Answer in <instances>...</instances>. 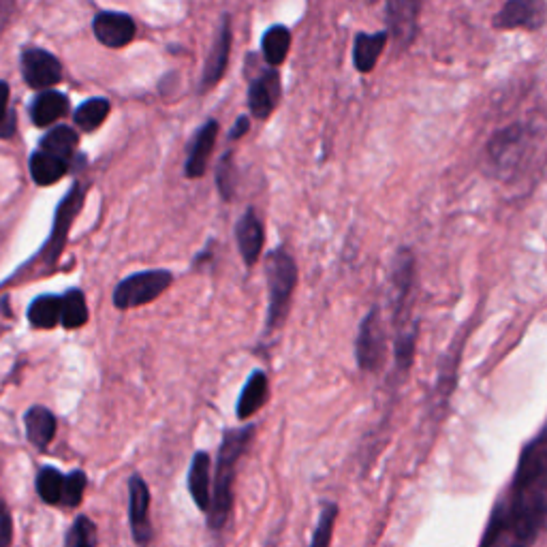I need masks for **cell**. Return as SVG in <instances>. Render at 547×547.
Wrapping results in <instances>:
<instances>
[{
  "label": "cell",
  "instance_id": "1",
  "mask_svg": "<svg viewBox=\"0 0 547 547\" xmlns=\"http://www.w3.org/2000/svg\"><path fill=\"white\" fill-rule=\"evenodd\" d=\"M547 530V421L522 453L509 488L492 509L483 547L533 545Z\"/></svg>",
  "mask_w": 547,
  "mask_h": 547
},
{
  "label": "cell",
  "instance_id": "14",
  "mask_svg": "<svg viewBox=\"0 0 547 547\" xmlns=\"http://www.w3.org/2000/svg\"><path fill=\"white\" fill-rule=\"evenodd\" d=\"M543 0H509L494 18L496 28H537L543 22Z\"/></svg>",
  "mask_w": 547,
  "mask_h": 547
},
{
  "label": "cell",
  "instance_id": "2",
  "mask_svg": "<svg viewBox=\"0 0 547 547\" xmlns=\"http://www.w3.org/2000/svg\"><path fill=\"white\" fill-rule=\"evenodd\" d=\"M255 439V426H244L238 430H227L223 436L221 449L216 458V473H214V490L208 509V526L212 530H221L233 507V481H236L238 462L248 451L250 443Z\"/></svg>",
  "mask_w": 547,
  "mask_h": 547
},
{
  "label": "cell",
  "instance_id": "17",
  "mask_svg": "<svg viewBox=\"0 0 547 547\" xmlns=\"http://www.w3.org/2000/svg\"><path fill=\"white\" fill-rule=\"evenodd\" d=\"M229 52H231V28H229V20L225 18L221 24V30H218V35H216L214 48L208 56L206 69H203L201 90H210L218 82H221V77L225 75L227 62H229Z\"/></svg>",
  "mask_w": 547,
  "mask_h": 547
},
{
  "label": "cell",
  "instance_id": "9",
  "mask_svg": "<svg viewBox=\"0 0 547 547\" xmlns=\"http://www.w3.org/2000/svg\"><path fill=\"white\" fill-rule=\"evenodd\" d=\"M22 75L30 88L48 90L62 80V67L50 52L30 48L22 54Z\"/></svg>",
  "mask_w": 547,
  "mask_h": 547
},
{
  "label": "cell",
  "instance_id": "4",
  "mask_svg": "<svg viewBox=\"0 0 547 547\" xmlns=\"http://www.w3.org/2000/svg\"><path fill=\"white\" fill-rule=\"evenodd\" d=\"M528 142L530 133L520 122L496 131L486 146V159L492 174L505 178L511 171L518 169L522 156L528 150Z\"/></svg>",
  "mask_w": 547,
  "mask_h": 547
},
{
  "label": "cell",
  "instance_id": "32",
  "mask_svg": "<svg viewBox=\"0 0 547 547\" xmlns=\"http://www.w3.org/2000/svg\"><path fill=\"white\" fill-rule=\"evenodd\" d=\"M65 543L69 547H92V545H97V528H95V524H92L86 518V515L77 518L75 524L69 530Z\"/></svg>",
  "mask_w": 547,
  "mask_h": 547
},
{
  "label": "cell",
  "instance_id": "3",
  "mask_svg": "<svg viewBox=\"0 0 547 547\" xmlns=\"http://www.w3.org/2000/svg\"><path fill=\"white\" fill-rule=\"evenodd\" d=\"M298 280V263L289 255V250L274 248L272 253L265 255V285H268V317H265V325H268V332L276 330L280 323H285Z\"/></svg>",
  "mask_w": 547,
  "mask_h": 547
},
{
  "label": "cell",
  "instance_id": "34",
  "mask_svg": "<svg viewBox=\"0 0 547 547\" xmlns=\"http://www.w3.org/2000/svg\"><path fill=\"white\" fill-rule=\"evenodd\" d=\"M88 486V479L82 471H73L69 477H65V488H62V505L77 507L82 503L84 492Z\"/></svg>",
  "mask_w": 547,
  "mask_h": 547
},
{
  "label": "cell",
  "instance_id": "18",
  "mask_svg": "<svg viewBox=\"0 0 547 547\" xmlns=\"http://www.w3.org/2000/svg\"><path fill=\"white\" fill-rule=\"evenodd\" d=\"M268 394H270L268 374H265L263 370H255L248 377L246 385L242 387V394L238 398V404H236L238 419L246 421V419L253 417L261 409V406L268 402Z\"/></svg>",
  "mask_w": 547,
  "mask_h": 547
},
{
  "label": "cell",
  "instance_id": "39",
  "mask_svg": "<svg viewBox=\"0 0 547 547\" xmlns=\"http://www.w3.org/2000/svg\"><path fill=\"white\" fill-rule=\"evenodd\" d=\"M13 133H15V116H13V112H9L7 118L0 122V137L9 139V137H13Z\"/></svg>",
  "mask_w": 547,
  "mask_h": 547
},
{
  "label": "cell",
  "instance_id": "35",
  "mask_svg": "<svg viewBox=\"0 0 547 547\" xmlns=\"http://www.w3.org/2000/svg\"><path fill=\"white\" fill-rule=\"evenodd\" d=\"M9 543H11V515L3 500H0V547H5Z\"/></svg>",
  "mask_w": 547,
  "mask_h": 547
},
{
  "label": "cell",
  "instance_id": "8",
  "mask_svg": "<svg viewBox=\"0 0 547 547\" xmlns=\"http://www.w3.org/2000/svg\"><path fill=\"white\" fill-rule=\"evenodd\" d=\"M415 270L417 263L409 248H400L394 261H392V276H389V283H392V300H394V319L400 325H406V306L413 295L415 287Z\"/></svg>",
  "mask_w": 547,
  "mask_h": 547
},
{
  "label": "cell",
  "instance_id": "25",
  "mask_svg": "<svg viewBox=\"0 0 547 547\" xmlns=\"http://www.w3.org/2000/svg\"><path fill=\"white\" fill-rule=\"evenodd\" d=\"M77 144H80V137H77V133L73 129L56 127L41 139L39 148L60 156V159L71 161L75 150H77Z\"/></svg>",
  "mask_w": 547,
  "mask_h": 547
},
{
  "label": "cell",
  "instance_id": "19",
  "mask_svg": "<svg viewBox=\"0 0 547 547\" xmlns=\"http://www.w3.org/2000/svg\"><path fill=\"white\" fill-rule=\"evenodd\" d=\"M210 456L206 451H197L191 462L189 471V490L195 500V505L208 513L210 500H212V481H210Z\"/></svg>",
  "mask_w": 547,
  "mask_h": 547
},
{
  "label": "cell",
  "instance_id": "29",
  "mask_svg": "<svg viewBox=\"0 0 547 547\" xmlns=\"http://www.w3.org/2000/svg\"><path fill=\"white\" fill-rule=\"evenodd\" d=\"M417 325H400L396 336V364L400 370H409L413 366L415 351H417Z\"/></svg>",
  "mask_w": 547,
  "mask_h": 547
},
{
  "label": "cell",
  "instance_id": "33",
  "mask_svg": "<svg viewBox=\"0 0 547 547\" xmlns=\"http://www.w3.org/2000/svg\"><path fill=\"white\" fill-rule=\"evenodd\" d=\"M216 184H218V193H221L223 199H231L233 193H236V167H233L231 152H227L221 159V163H218Z\"/></svg>",
  "mask_w": 547,
  "mask_h": 547
},
{
  "label": "cell",
  "instance_id": "31",
  "mask_svg": "<svg viewBox=\"0 0 547 547\" xmlns=\"http://www.w3.org/2000/svg\"><path fill=\"white\" fill-rule=\"evenodd\" d=\"M336 518H338V505L336 503H321L319 520L315 526V533H312V539H310L312 547H327L332 543Z\"/></svg>",
  "mask_w": 547,
  "mask_h": 547
},
{
  "label": "cell",
  "instance_id": "23",
  "mask_svg": "<svg viewBox=\"0 0 547 547\" xmlns=\"http://www.w3.org/2000/svg\"><path fill=\"white\" fill-rule=\"evenodd\" d=\"M385 43H387V33H377V35L362 33V35H357L355 45H353L355 69L359 73H370L374 69V65H377L379 56L383 54Z\"/></svg>",
  "mask_w": 547,
  "mask_h": 547
},
{
  "label": "cell",
  "instance_id": "10",
  "mask_svg": "<svg viewBox=\"0 0 547 547\" xmlns=\"http://www.w3.org/2000/svg\"><path fill=\"white\" fill-rule=\"evenodd\" d=\"M280 95H283V86H280L278 71L270 69L261 73L248 90L250 114L257 120H268L280 101Z\"/></svg>",
  "mask_w": 547,
  "mask_h": 547
},
{
  "label": "cell",
  "instance_id": "24",
  "mask_svg": "<svg viewBox=\"0 0 547 547\" xmlns=\"http://www.w3.org/2000/svg\"><path fill=\"white\" fill-rule=\"evenodd\" d=\"M62 317V298L56 295H39L28 308V321L39 330H52Z\"/></svg>",
  "mask_w": 547,
  "mask_h": 547
},
{
  "label": "cell",
  "instance_id": "36",
  "mask_svg": "<svg viewBox=\"0 0 547 547\" xmlns=\"http://www.w3.org/2000/svg\"><path fill=\"white\" fill-rule=\"evenodd\" d=\"M248 129H250L248 116H240L236 120V124H233V129L229 131V139H233V142H236V139H240L244 133H248Z\"/></svg>",
  "mask_w": 547,
  "mask_h": 547
},
{
  "label": "cell",
  "instance_id": "30",
  "mask_svg": "<svg viewBox=\"0 0 547 547\" xmlns=\"http://www.w3.org/2000/svg\"><path fill=\"white\" fill-rule=\"evenodd\" d=\"M62 488H65V475L52 466L43 468L37 477V492L43 503L58 505L62 500Z\"/></svg>",
  "mask_w": 547,
  "mask_h": 547
},
{
  "label": "cell",
  "instance_id": "26",
  "mask_svg": "<svg viewBox=\"0 0 547 547\" xmlns=\"http://www.w3.org/2000/svg\"><path fill=\"white\" fill-rule=\"evenodd\" d=\"M291 48V35L285 26H272L263 35V56L272 67L283 65Z\"/></svg>",
  "mask_w": 547,
  "mask_h": 547
},
{
  "label": "cell",
  "instance_id": "28",
  "mask_svg": "<svg viewBox=\"0 0 547 547\" xmlns=\"http://www.w3.org/2000/svg\"><path fill=\"white\" fill-rule=\"evenodd\" d=\"M109 109H112V105H109L107 99H90L77 107L75 124L86 133L97 131L101 124L107 120Z\"/></svg>",
  "mask_w": 547,
  "mask_h": 547
},
{
  "label": "cell",
  "instance_id": "22",
  "mask_svg": "<svg viewBox=\"0 0 547 547\" xmlns=\"http://www.w3.org/2000/svg\"><path fill=\"white\" fill-rule=\"evenodd\" d=\"M69 171V161L60 159V156L37 150L33 156H30V176L39 184V186H48L58 182L62 176Z\"/></svg>",
  "mask_w": 547,
  "mask_h": 547
},
{
  "label": "cell",
  "instance_id": "20",
  "mask_svg": "<svg viewBox=\"0 0 547 547\" xmlns=\"http://www.w3.org/2000/svg\"><path fill=\"white\" fill-rule=\"evenodd\" d=\"M24 424L30 445L37 447L39 451L48 449L56 436V417L52 415V411L45 409V406H33V409H28Z\"/></svg>",
  "mask_w": 547,
  "mask_h": 547
},
{
  "label": "cell",
  "instance_id": "11",
  "mask_svg": "<svg viewBox=\"0 0 547 547\" xmlns=\"http://www.w3.org/2000/svg\"><path fill=\"white\" fill-rule=\"evenodd\" d=\"M95 37L99 43H103L105 48H124L135 39V22L124 13H114V11H103L95 18Z\"/></svg>",
  "mask_w": 547,
  "mask_h": 547
},
{
  "label": "cell",
  "instance_id": "27",
  "mask_svg": "<svg viewBox=\"0 0 547 547\" xmlns=\"http://www.w3.org/2000/svg\"><path fill=\"white\" fill-rule=\"evenodd\" d=\"M88 321V308L86 298L80 289H71L62 295V317L60 323L67 327V330H77Z\"/></svg>",
  "mask_w": 547,
  "mask_h": 547
},
{
  "label": "cell",
  "instance_id": "7",
  "mask_svg": "<svg viewBox=\"0 0 547 547\" xmlns=\"http://www.w3.org/2000/svg\"><path fill=\"white\" fill-rule=\"evenodd\" d=\"M84 197H86V191L84 186L80 182L73 184L71 193L60 201V206L56 210V223H54V233L48 240V246L43 248V261L48 265H54V261L58 259V255L62 253V248H65V242H67V236H69V229L75 221V216L80 214L82 210V203H84Z\"/></svg>",
  "mask_w": 547,
  "mask_h": 547
},
{
  "label": "cell",
  "instance_id": "6",
  "mask_svg": "<svg viewBox=\"0 0 547 547\" xmlns=\"http://www.w3.org/2000/svg\"><path fill=\"white\" fill-rule=\"evenodd\" d=\"M387 355V336L381 321L379 308H372L359 325V334L355 342L357 366L364 372H379L385 364Z\"/></svg>",
  "mask_w": 547,
  "mask_h": 547
},
{
  "label": "cell",
  "instance_id": "38",
  "mask_svg": "<svg viewBox=\"0 0 547 547\" xmlns=\"http://www.w3.org/2000/svg\"><path fill=\"white\" fill-rule=\"evenodd\" d=\"M13 7H15V0H0V33H3L5 24H7L9 18H11Z\"/></svg>",
  "mask_w": 547,
  "mask_h": 547
},
{
  "label": "cell",
  "instance_id": "16",
  "mask_svg": "<svg viewBox=\"0 0 547 547\" xmlns=\"http://www.w3.org/2000/svg\"><path fill=\"white\" fill-rule=\"evenodd\" d=\"M419 0H387V24L398 43L409 45L417 35Z\"/></svg>",
  "mask_w": 547,
  "mask_h": 547
},
{
  "label": "cell",
  "instance_id": "13",
  "mask_svg": "<svg viewBox=\"0 0 547 547\" xmlns=\"http://www.w3.org/2000/svg\"><path fill=\"white\" fill-rule=\"evenodd\" d=\"M236 240H238V248L244 263L248 265V268H253L263 253V242H265L263 223L253 208H248L240 216V221L236 225Z\"/></svg>",
  "mask_w": 547,
  "mask_h": 547
},
{
  "label": "cell",
  "instance_id": "12",
  "mask_svg": "<svg viewBox=\"0 0 547 547\" xmlns=\"http://www.w3.org/2000/svg\"><path fill=\"white\" fill-rule=\"evenodd\" d=\"M129 518H131V528H133V539L137 543H150L152 539V524L148 518V507H150V492L146 481L133 475L129 481Z\"/></svg>",
  "mask_w": 547,
  "mask_h": 547
},
{
  "label": "cell",
  "instance_id": "37",
  "mask_svg": "<svg viewBox=\"0 0 547 547\" xmlns=\"http://www.w3.org/2000/svg\"><path fill=\"white\" fill-rule=\"evenodd\" d=\"M9 114V84L0 82V122Z\"/></svg>",
  "mask_w": 547,
  "mask_h": 547
},
{
  "label": "cell",
  "instance_id": "15",
  "mask_svg": "<svg viewBox=\"0 0 547 547\" xmlns=\"http://www.w3.org/2000/svg\"><path fill=\"white\" fill-rule=\"evenodd\" d=\"M216 137H218V122L216 120H208L197 131V135L193 137V144L189 148V159H186V165H184L186 178L197 180L206 174L210 154L216 146Z\"/></svg>",
  "mask_w": 547,
  "mask_h": 547
},
{
  "label": "cell",
  "instance_id": "21",
  "mask_svg": "<svg viewBox=\"0 0 547 547\" xmlns=\"http://www.w3.org/2000/svg\"><path fill=\"white\" fill-rule=\"evenodd\" d=\"M69 112V99L56 92L52 88L43 90L41 95L35 99L33 107H30V116H33L35 127H52L56 120H60Z\"/></svg>",
  "mask_w": 547,
  "mask_h": 547
},
{
  "label": "cell",
  "instance_id": "5",
  "mask_svg": "<svg viewBox=\"0 0 547 547\" xmlns=\"http://www.w3.org/2000/svg\"><path fill=\"white\" fill-rule=\"evenodd\" d=\"M174 283V276L167 270L139 272L118 283L114 291V306L120 310H129L135 306H144L154 302L159 295Z\"/></svg>",
  "mask_w": 547,
  "mask_h": 547
}]
</instances>
